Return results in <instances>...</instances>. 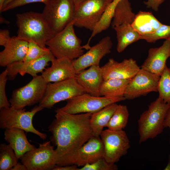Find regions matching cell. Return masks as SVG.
I'll return each instance as SVG.
<instances>
[{
	"instance_id": "5b68a950",
	"label": "cell",
	"mask_w": 170,
	"mask_h": 170,
	"mask_svg": "<svg viewBox=\"0 0 170 170\" xmlns=\"http://www.w3.org/2000/svg\"><path fill=\"white\" fill-rule=\"evenodd\" d=\"M43 108L39 105L35 106L30 111L26 109H17L11 106L0 109V127L2 129L16 128L22 129L26 132L37 135L45 140L47 135L37 130L32 124L35 115Z\"/></svg>"
},
{
	"instance_id": "4dcf8cb0",
	"label": "cell",
	"mask_w": 170,
	"mask_h": 170,
	"mask_svg": "<svg viewBox=\"0 0 170 170\" xmlns=\"http://www.w3.org/2000/svg\"><path fill=\"white\" fill-rule=\"evenodd\" d=\"M51 52L48 48H42L33 42L28 43V50L23 61L28 62L34 60Z\"/></svg>"
},
{
	"instance_id": "30bf717a",
	"label": "cell",
	"mask_w": 170,
	"mask_h": 170,
	"mask_svg": "<svg viewBox=\"0 0 170 170\" xmlns=\"http://www.w3.org/2000/svg\"><path fill=\"white\" fill-rule=\"evenodd\" d=\"M113 0H87L76 10L74 26L92 31Z\"/></svg>"
},
{
	"instance_id": "74e56055",
	"label": "cell",
	"mask_w": 170,
	"mask_h": 170,
	"mask_svg": "<svg viewBox=\"0 0 170 170\" xmlns=\"http://www.w3.org/2000/svg\"><path fill=\"white\" fill-rule=\"evenodd\" d=\"M77 166L75 165L58 166L56 165L52 170H78Z\"/></svg>"
},
{
	"instance_id": "4316f807",
	"label": "cell",
	"mask_w": 170,
	"mask_h": 170,
	"mask_svg": "<svg viewBox=\"0 0 170 170\" xmlns=\"http://www.w3.org/2000/svg\"><path fill=\"white\" fill-rule=\"evenodd\" d=\"M128 0H121L116 6L111 22L112 28L125 23L132 24L135 16Z\"/></svg>"
},
{
	"instance_id": "9c48e42d",
	"label": "cell",
	"mask_w": 170,
	"mask_h": 170,
	"mask_svg": "<svg viewBox=\"0 0 170 170\" xmlns=\"http://www.w3.org/2000/svg\"><path fill=\"white\" fill-rule=\"evenodd\" d=\"M125 100L124 97H97L85 93L67 100L65 105L58 109L65 112L73 114L93 113L109 105Z\"/></svg>"
},
{
	"instance_id": "8992f818",
	"label": "cell",
	"mask_w": 170,
	"mask_h": 170,
	"mask_svg": "<svg viewBox=\"0 0 170 170\" xmlns=\"http://www.w3.org/2000/svg\"><path fill=\"white\" fill-rule=\"evenodd\" d=\"M44 4L42 14L56 34L73 21L76 8L72 0H48Z\"/></svg>"
},
{
	"instance_id": "1f68e13d",
	"label": "cell",
	"mask_w": 170,
	"mask_h": 170,
	"mask_svg": "<svg viewBox=\"0 0 170 170\" xmlns=\"http://www.w3.org/2000/svg\"><path fill=\"white\" fill-rule=\"evenodd\" d=\"M170 37V26L162 24L158 29L152 33L141 36L140 39H143L147 42L154 43L157 40Z\"/></svg>"
},
{
	"instance_id": "d6986e66",
	"label": "cell",
	"mask_w": 170,
	"mask_h": 170,
	"mask_svg": "<svg viewBox=\"0 0 170 170\" xmlns=\"http://www.w3.org/2000/svg\"><path fill=\"white\" fill-rule=\"evenodd\" d=\"M51 62V66L42 73L41 76L47 83L75 78L76 73L72 60L65 58H55Z\"/></svg>"
},
{
	"instance_id": "9a60e30c",
	"label": "cell",
	"mask_w": 170,
	"mask_h": 170,
	"mask_svg": "<svg viewBox=\"0 0 170 170\" xmlns=\"http://www.w3.org/2000/svg\"><path fill=\"white\" fill-rule=\"evenodd\" d=\"M112 45L110 37L106 36L96 45L91 47L85 53L72 60L76 74L88 67L99 65L101 59L111 52Z\"/></svg>"
},
{
	"instance_id": "4fadbf2b",
	"label": "cell",
	"mask_w": 170,
	"mask_h": 170,
	"mask_svg": "<svg viewBox=\"0 0 170 170\" xmlns=\"http://www.w3.org/2000/svg\"><path fill=\"white\" fill-rule=\"evenodd\" d=\"M160 76L140 68L131 79L126 88L124 97L131 100L158 91Z\"/></svg>"
},
{
	"instance_id": "83f0119b",
	"label": "cell",
	"mask_w": 170,
	"mask_h": 170,
	"mask_svg": "<svg viewBox=\"0 0 170 170\" xmlns=\"http://www.w3.org/2000/svg\"><path fill=\"white\" fill-rule=\"evenodd\" d=\"M129 113L126 105H119L106 127L113 131H120L126 127Z\"/></svg>"
},
{
	"instance_id": "7402d4cb",
	"label": "cell",
	"mask_w": 170,
	"mask_h": 170,
	"mask_svg": "<svg viewBox=\"0 0 170 170\" xmlns=\"http://www.w3.org/2000/svg\"><path fill=\"white\" fill-rule=\"evenodd\" d=\"M25 131L18 128L5 129L4 138L14 150L18 160L28 151L36 148L28 141Z\"/></svg>"
},
{
	"instance_id": "f35d334b",
	"label": "cell",
	"mask_w": 170,
	"mask_h": 170,
	"mask_svg": "<svg viewBox=\"0 0 170 170\" xmlns=\"http://www.w3.org/2000/svg\"><path fill=\"white\" fill-rule=\"evenodd\" d=\"M164 127L165 128L168 127L170 130V106L166 114L164 121ZM169 143L170 144V136Z\"/></svg>"
},
{
	"instance_id": "ee69618b",
	"label": "cell",
	"mask_w": 170,
	"mask_h": 170,
	"mask_svg": "<svg viewBox=\"0 0 170 170\" xmlns=\"http://www.w3.org/2000/svg\"><path fill=\"white\" fill-rule=\"evenodd\" d=\"M6 0H0V11H1Z\"/></svg>"
},
{
	"instance_id": "b9f144b4",
	"label": "cell",
	"mask_w": 170,
	"mask_h": 170,
	"mask_svg": "<svg viewBox=\"0 0 170 170\" xmlns=\"http://www.w3.org/2000/svg\"><path fill=\"white\" fill-rule=\"evenodd\" d=\"M75 5L76 10L80 6L87 0H72Z\"/></svg>"
},
{
	"instance_id": "d4e9b609",
	"label": "cell",
	"mask_w": 170,
	"mask_h": 170,
	"mask_svg": "<svg viewBox=\"0 0 170 170\" xmlns=\"http://www.w3.org/2000/svg\"><path fill=\"white\" fill-rule=\"evenodd\" d=\"M113 29L116 33V50L119 53L122 52L130 45L140 40V35L130 24H123Z\"/></svg>"
},
{
	"instance_id": "8fae6325",
	"label": "cell",
	"mask_w": 170,
	"mask_h": 170,
	"mask_svg": "<svg viewBox=\"0 0 170 170\" xmlns=\"http://www.w3.org/2000/svg\"><path fill=\"white\" fill-rule=\"evenodd\" d=\"M51 142L39 144L38 147L28 151L20 158L28 170H52L56 165L57 157Z\"/></svg>"
},
{
	"instance_id": "7a4b0ae2",
	"label": "cell",
	"mask_w": 170,
	"mask_h": 170,
	"mask_svg": "<svg viewBox=\"0 0 170 170\" xmlns=\"http://www.w3.org/2000/svg\"><path fill=\"white\" fill-rule=\"evenodd\" d=\"M18 28L17 37L46 48V42L56 34L51 29L42 13L27 12L16 15Z\"/></svg>"
},
{
	"instance_id": "60d3db41",
	"label": "cell",
	"mask_w": 170,
	"mask_h": 170,
	"mask_svg": "<svg viewBox=\"0 0 170 170\" xmlns=\"http://www.w3.org/2000/svg\"><path fill=\"white\" fill-rule=\"evenodd\" d=\"M121 0H113L109 6L108 10L111 12H113L115 7L118 3Z\"/></svg>"
},
{
	"instance_id": "bcb514c9",
	"label": "cell",
	"mask_w": 170,
	"mask_h": 170,
	"mask_svg": "<svg viewBox=\"0 0 170 170\" xmlns=\"http://www.w3.org/2000/svg\"><path fill=\"white\" fill-rule=\"evenodd\" d=\"M12 0H6L5 1V3H4V5H3V6L5 5H6V4H8L10 2H11V1H12Z\"/></svg>"
},
{
	"instance_id": "f6af8a7d",
	"label": "cell",
	"mask_w": 170,
	"mask_h": 170,
	"mask_svg": "<svg viewBox=\"0 0 170 170\" xmlns=\"http://www.w3.org/2000/svg\"><path fill=\"white\" fill-rule=\"evenodd\" d=\"M0 22L2 23H8V21H7L5 19L2 18V17H0Z\"/></svg>"
},
{
	"instance_id": "e575fe53",
	"label": "cell",
	"mask_w": 170,
	"mask_h": 170,
	"mask_svg": "<svg viewBox=\"0 0 170 170\" xmlns=\"http://www.w3.org/2000/svg\"><path fill=\"white\" fill-rule=\"evenodd\" d=\"M48 0H13L3 6L1 12H4L30 3L41 2L45 3Z\"/></svg>"
},
{
	"instance_id": "2e32d148",
	"label": "cell",
	"mask_w": 170,
	"mask_h": 170,
	"mask_svg": "<svg viewBox=\"0 0 170 170\" xmlns=\"http://www.w3.org/2000/svg\"><path fill=\"white\" fill-rule=\"evenodd\" d=\"M101 67L104 80L130 79L140 69L136 60L131 58L124 59L121 62L110 58Z\"/></svg>"
},
{
	"instance_id": "52a82bcc",
	"label": "cell",
	"mask_w": 170,
	"mask_h": 170,
	"mask_svg": "<svg viewBox=\"0 0 170 170\" xmlns=\"http://www.w3.org/2000/svg\"><path fill=\"white\" fill-rule=\"evenodd\" d=\"M86 93L75 78L48 83L44 95L39 105L51 109L56 103Z\"/></svg>"
},
{
	"instance_id": "d590c367",
	"label": "cell",
	"mask_w": 170,
	"mask_h": 170,
	"mask_svg": "<svg viewBox=\"0 0 170 170\" xmlns=\"http://www.w3.org/2000/svg\"><path fill=\"white\" fill-rule=\"evenodd\" d=\"M165 0H147L144 3L148 8H151L155 11H157L160 6Z\"/></svg>"
},
{
	"instance_id": "6da1fadb",
	"label": "cell",
	"mask_w": 170,
	"mask_h": 170,
	"mask_svg": "<svg viewBox=\"0 0 170 170\" xmlns=\"http://www.w3.org/2000/svg\"><path fill=\"white\" fill-rule=\"evenodd\" d=\"M48 127L50 141L56 147V165L60 166L93 136L90 120L92 113L69 114L58 109Z\"/></svg>"
},
{
	"instance_id": "d6a6232c",
	"label": "cell",
	"mask_w": 170,
	"mask_h": 170,
	"mask_svg": "<svg viewBox=\"0 0 170 170\" xmlns=\"http://www.w3.org/2000/svg\"><path fill=\"white\" fill-rule=\"evenodd\" d=\"M117 166L115 163L107 162L104 158L98 159L95 162L87 164L78 170H117Z\"/></svg>"
},
{
	"instance_id": "5bb4252c",
	"label": "cell",
	"mask_w": 170,
	"mask_h": 170,
	"mask_svg": "<svg viewBox=\"0 0 170 170\" xmlns=\"http://www.w3.org/2000/svg\"><path fill=\"white\" fill-rule=\"evenodd\" d=\"M104 146L100 136H93L60 166L83 167L104 158Z\"/></svg>"
},
{
	"instance_id": "3957f363",
	"label": "cell",
	"mask_w": 170,
	"mask_h": 170,
	"mask_svg": "<svg viewBox=\"0 0 170 170\" xmlns=\"http://www.w3.org/2000/svg\"><path fill=\"white\" fill-rule=\"evenodd\" d=\"M170 106V103H166L158 97L140 115L138 121L139 143L154 139L162 132Z\"/></svg>"
},
{
	"instance_id": "f1b7e54d",
	"label": "cell",
	"mask_w": 170,
	"mask_h": 170,
	"mask_svg": "<svg viewBox=\"0 0 170 170\" xmlns=\"http://www.w3.org/2000/svg\"><path fill=\"white\" fill-rule=\"evenodd\" d=\"M15 153L10 145L5 143L0 145V170H11L18 163Z\"/></svg>"
},
{
	"instance_id": "ac0fdd59",
	"label": "cell",
	"mask_w": 170,
	"mask_h": 170,
	"mask_svg": "<svg viewBox=\"0 0 170 170\" xmlns=\"http://www.w3.org/2000/svg\"><path fill=\"white\" fill-rule=\"evenodd\" d=\"M170 57V37L166 39L159 47L151 48L141 68L161 76Z\"/></svg>"
},
{
	"instance_id": "836d02e7",
	"label": "cell",
	"mask_w": 170,
	"mask_h": 170,
	"mask_svg": "<svg viewBox=\"0 0 170 170\" xmlns=\"http://www.w3.org/2000/svg\"><path fill=\"white\" fill-rule=\"evenodd\" d=\"M8 75V71L7 68L0 75V109L11 107V104L8 100L5 92Z\"/></svg>"
},
{
	"instance_id": "7c38bea8",
	"label": "cell",
	"mask_w": 170,
	"mask_h": 170,
	"mask_svg": "<svg viewBox=\"0 0 170 170\" xmlns=\"http://www.w3.org/2000/svg\"><path fill=\"white\" fill-rule=\"evenodd\" d=\"M100 137L104 146V158L109 163H115L125 155L130 147V141L123 130H103Z\"/></svg>"
},
{
	"instance_id": "ffe728a7",
	"label": "cell",
	"mask_w": 170,
	"mask_h": 170,
	"mask_svg": "<svg viewBox=\"0 0 170 170\" xmlns=\"http://www.w3.org/2000/svg\"><path fill=\"white\" fill-rule=\"evenodd\" d=\"M77 82L84 89L86 93L99 97V90L104 80L101 67L94 65L88 69L76 73L75 77Z\"/></svg>"
},
{
	"instance_id": "484cf974",
	"label": "cell",
	"mask_w": 170,
	"mask_h": 170,
	"mask_svg": "<svg viewBox=\"0 0 170 170\" xmlns=\"http://www.w3.org/2000/svg\"><path fill=\"white\" fill-rule=\"evenodd\" d=\"M130 79H109L104 80L100 88V96L111 98L124 97Z\"/></svg>"
},
{
	"instance_id": "cb8c5ba5",
	"label": "cell",
	"mask_w": 170,
	"mask_h": 170,
	"mask_svg": "<svg viewBox=\"0 0 170 170\" xmlns=\"http://www.w3.org/2000/svg\"><path fill=\"white\" fill-rule=\"evenodd\" d=\"M118 105L116 103H113L92 114L90 123L94 136H100L103 128L109 122Z\"/></svg>"
},
{
	"instance_id": "ab89813d",
	"label": "cell",
	"mask_w": 170,
	"mask_h": 170,
	"mask_svg": "<svg viewBox=\"0 0 170 170\" xmlns=\"http://www.w3.org/2000/svg\"><path fill=\"white\" fill-rule=\"evenodd\" d=\"M11 170H28L26 167L23 163H17L11 169Z\"/></svg>"
},
{
	"instance_id": "f546056e",
	"label": "cell",
	"mask_w": 170,
	"mask_h": 170,
	"mask_svg": "<svg viewBox=\"0 0 170 170\" xmlns=\"http://www.w3.org/2000/svg\"><path fill=\"white\" fill-rule=\"evenodd\" d=\"M159 97L170 103V68L166 65L160 76L158 86Z\"/></svg>"
},
{
	"instance_id": "8d00e7d4",
	"label": "cell",
	"mask_w": 170,
	"mask_h": 170,
	"mask_svg": "<svg viewBox=\"0 0 170 170\" xmlns=\"http://www.w3.org/2000/svg\"><path fill=\"white\" fill-rule=\"evenodd\" d=\"M11 37L8 30L1 29L0 30V45L4 47Z\"/></svg>"
},
{
	"instance_id": "7bdbcfd3",
	"label": "cell",
	"mask_w": 170,
	"mask_h": 170,
	"mask_svg": "<svg viewBox=\"0 0 170 170\" xmlns=\"http://www.w3.org/2000/svg\"><path fill=\"white\" fill-rule=\"evenodd\" d=\"M164 170H170V154L168 156V161L167 165L164 169Z\"/></svg>"
},
{
	"instance_id": "277c9868",
	"label": "cell",
	"mask_w": 170,
	"mask_h": 170,
	"mask_svg": "<svg viewBox=\"0 0 170 170\" xmlns=\"http://www.w3.org/2000/svg\"><path fill=\"white\" fill-rule=\"evenodd\" d=\"M74 26L72 21L46 42L56 58H65L72 60L84 54L82 41L76 35Z\"/></svg>"
},
{
	"instance_id": "603a6c76",
	"label": "cell",
	"mask_w": 170,
	"mask_h": 170,
	"mask_svg": "<svg viewBox=\"0 0 170 170\" xmlns=\"http://www.w3.org/2000/svg\"><path fill=\"white\" fill-rule=\"evenodd\" d=\"M162 24L151 12L139 11L131 25L141 36L152 33Z\"/></svg>"
},
{
	"instance_id": "44dd1931",
	"label": "cell",
	"mask_w": 170,
	"mask_h": 170,
	"mask_svg": "<svg viewBox=\"0 0 170 170\" xmlns=\"http://www.w3.org/2000/svg\"><path fill=\"white\" fill-rule=\"evenodd\" d=\"M28 43L17 36L11 37L0 53V66L7 67L14 62L22 61L27 53Z\"/></svg>"
},
{
	"instance_id": "ba28073f",
	"label": "cell",
	"mask_w": 170,
	"mask_h": 170,
	"mask_svg": "<svg viewBox=\"0 0 170 170\" xmlns=\"http://www.w3.org/2000/svg\"><path fill=\"white\" fill-rule=\"evenodd\" d=\"M48 83L41 75L33 77L24 86L14 90L9 100L11 106L23 109L40 103L45 93Z\"/></svg>"
},
{
	"instance_id": "e0dca14e",
	"label": "cell",
	"mask_w": 170,
	"mask_h": 170,
	"mask_svg": "<svg viewBox=\"0 0 170 170\" xmlns=\"http://www.w3.org/2000/svg\"><path fill=\"white\" fill-rule=\"evenodd\" d=\"M55 58L51 52L49 54L31 61L25 62L21 61L12 63L7 66L8 71V78L13 80L18 73L24 76L27 73L33 77L37 74L42 73L48 62L52 61Z\"/></svg>"
},
{
	"instance_id": "7dc6e473",
	"label": "cell",
	"mask_w": 170,
	"mask_h": 170,
	"mask_svg": "<svg viewBox=\"0 0 170 170\" xmlns=\"http://www.w3.org/2000/svg\"></svg>"
}]
</instances>
